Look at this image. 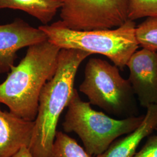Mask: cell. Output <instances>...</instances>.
<instances>
[{
	"label": "cell",
	"mask_w": 157,
	"mask_h": 157,
	"mask_svg": "<svg viewBox=\"0 0 157 157\" xmlns=\"http://www.w3.org/2000/svg\"><path fill=\"white\" fill-rule=\"evenodd\" d=\"M60 50L48 40L29 47L25 57L0 84V103L17 117L34 121L41 91L56 73Z\"/></svg>",
	"instance_id": "6da1fadb"
},
{
	"label": "cell",
	"mask_w": 157,
	"mask_h": 157,
	"mask_svg": "<svg viewBox=\"0 0 157 157\" xmlns=\"http://www.w3.org/2000/svg\"><path fill=\"white\" fill-rule=\"evenodd\" d=\"M91 55L83 51L61 49L54 76L43 87L29 147L34 157H51L60 116L73 94L78 67Z\"/></svg>",
	"instance_id": "7a4b0ae2"
},
{
	"label": "cell",
	"mask_w": 157,
	"mask_h": 157,
	"mask_svg": "<svg viewBox=\"0 0 157 157\" xmlns=\"http://www.w3.org/2000/svg\"><path fill=\"white\" fill-rule=\"evenodd\" d=\"M49 41L60 49H75L109 58L119 69L126 66L130 58L139 47L136 37V23L128 19L111 29L76 30L58 21L39 27Z\"/></svg>",
	"instance_id": "3957f363"
},
{
	"label": "cell",
	"mask_w": 157,
	"mask_h": 157,
	"mask_svg": "<svg viewBox=\"0 0 157 157\" xmlns=\"http://www.w3.org/2000/svg\"><path fill=\"white\" fill-rule=\"evenodd\" d=\"M62 123L67 133L75 132L90 155H99L119 137L137 128L144 115L116 119L93 109L89 102L83 101L75 89Z\"/></svg>",
	"instance_id": "277c9868"
},
{
	"label": "cell",
	"mask_w": 157,
	"mask_h": 157,
	"mask_svg": "<svg viewBox=\"0 0 157 157\" xmlns=\"http://www.w3.org/2000/svg\"><path fill=\"white\" fill-rule=\"evenodd\" d=\"M79 91L87 96L91 105L108 114L122 119L137 116L135 94L129 80L122 77L118 67L105 60H89Z\"/></svg>",
	"instance_id": "5b68a950"
},
{
	"label": "cell",
	"mask_w": 157,
	"mask_h": 157,
	"mask_svg": "<svg viewBox=\"0 0 157 157\" xmlns=\"http://www.w3.org/2000/svg\"><path fill=\"white\" fill-rule=\"evenodd\" d=\"M59 1L61 21L72 30L111 29L128 20V0Z\"/></svg>",
	"instance_id": "8992f818"
},
{
	"label": "cell",
	"mask_w": 157,
	"mask_h": 157,
	"mask_svg": "<svg viewBox=\"0 0 157 157\" xmlns=\"http://www.w3.org/2000/svg\"><path fill=\"white\" fill-rule=\"evenodd\" d=\"M48 40L45 33L22 19L0 25V73H8L17 58V52Z\"/></svg>",
	"instance_id": "52a82bcc"
},
{
	"label": "cell",
	"mask_w": 157,
	"mask_h": 157,
	"mask_svg": "<svg viewBox=\"0 0 157 157\" xmlns=\"http://www.w3.org/2000/svg\"><path fill=\"white\" fill-rule=\"evenodd\" d=\"M126 66L128 80L141 106L157 104V51L146 48L136 51Z\"/></svg>",
	"instance_id": "ba28073f"
},
{
	"label": "cell",
	"mask_w": 157,
	"mask_h": 157,
	"mask_svg": "<svg viewBox=\"0 0 157 157\" xmlns=\"http://www.w3.org/2000/svg\"><path fill=\"white\" fill-rule=\"evenodd\" d=\"M34 125V121L0 108V157H12L23 146L29 147Z\"/></svg>",
	"instance_id": "9c48e42d"
},
{
	"label": "cell",
	"mask_w": 157,
	"mask_h": 157,
	"mask_svg": "<svg viewBox=\"0 0 157 157\" xmlns=\"http://www.w3.org/2000/svg\"><path fill=\"white\" fill-rule=\"evenodd\" d=\"M147 112L137 128L114 141L105 151L96 157H133L142 140L157 129V104L146 108Z\"/></svg>",
	"instance_id": "30bf717a"
},
{
	"label": "cell",
	"mask_w": 157,
	"mask_h": 157,
	"mask_svg": "<svg viewBox=\"0 0 157 157\" xmlns=\"http://www.w3.org/2000/svg\"><path fill=\"white\" fill-rule=\"evenodd\" d=\"M61 6L59 0H0V10L8 8L25 12L43 25L50 22Z\"/></svg>",
	"instance_id": "8fae6325"
},
{
	"label": "cell",
	"mask_w": 157,
	"mask_h": 157,
	"mask_svg": "<svg viewBox=\"0 0 157 157\" xmlns=\"http://www.w3.org/2000/svg\"><path fill=\"white\" fill-rule=\"evenodd\" d=\"M51 157H91L74 139L56 132Z\"/></svg>",
	"instance_id": "7c38bea8"
},
{
	"label": "cell",
	"mask_w": 157,
	"mask_h": 157,
	"mask_svg": "<svg viewBox=\"0 0 157 157\" xmlns=\"http://www.w3.org/2000/svg\"><path fill=\"white\" fill-rule=\"evenodd\" d=\"M136 37L143 48L157 51V17H148L136 26Z\"/></svg>",
	"instance_id": "4fadbf2b"
},
{
	"label": "cell",
	"mask_w": 157,
	"mask_h": 157,
	"mask_svg": "<svg viewBox=\"0 0 157 157\" xmlns=\"http://www.w3.org/2000/svg\"><path fill=\"white\" fill-rule=\"evenodd\" d=\"M128 19L157 17V0H128Z\"/></svg>",
	"instance_id": "5bb4252c"
},
{
	"label": "cell",
	"mask_w": 157,
	"mask_h": 157,
	"mask_svg": "<svg viewBox=\"0 0 157 157\" xmlns=\"http://www.w3.org/2000/svg\"><path fill=\"white\" fill-rule=\"evenodd\" d=\"M133 157H157V134L149 136L146 143Z\"/></svg>",
	"instance_id": "9a60e30c"
},
{
	"label": "cell",
	"mask_w": 157,
	"mask_h": 157,
	"mask_svg": "<svg viewBox=\"0 0 157 157\" xmlns=\"http://www.w3.org/2000/svg\"><path fill=\"white\" fill-rule=\"evenodd\" d=\"M12 157H34L30 151L29 147L23 146Z\"/></svg>",
	"instance_id": "2e32d148"
}]
</instances>
